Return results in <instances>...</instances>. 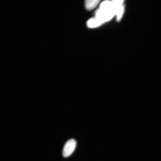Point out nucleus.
<instances>
[{"label": "nucleus", "mask_w": 161, "mask_h": 161, "mask_svg": "<svg viewBox=\"0 0 161 161\" xmlns=\"http://www.w3.org/2000/svg\"><path fill=\"white\" fill-rule=\"evenodd\" d=\"M115 15V13L112 10L104 11L99 9L96 12L95 18L103 24L109 21Z\"/></svg>", "instance_id": "nucleus-1"}, {"label": "nucleus", "mask_w": 161, "mask_h": 161, "mask_svg": "<svg viewBox=\"0 0 161 161\" xmlns=\"http://www.w3.org/2000/svg\"><path fill=\"white\" fill-rule=\"evenodd\" d=\"M76 142L75 140L71 139L68 140L64 145L62 154L64 158H68L72 154L75 150Z\"/></svg>", "instance_id": "nucleus-2"}, {"label": "nucleus", "mask_w": 161, "mask_h": 161, "mask_svg": "<svg viewBox=\"0 0 161 161\" xmlns=\"http://www.w3.org/2000/svg\"><path fill=\"white\" fill-rule=\"evenodd\" d=\"M98 0H87L85 2V7L86 9L90 11L95 8L99 3Z\"/></svg>", "instance_id": "nucleus-3"}, {"label": "nucleus", "mask_w": 161, "mask_h": 161, "mask_svg": "<svg viewBox=\"0 0 161 161\" xmlns=\"http://www.w3.org/2000/svg\"><path fill=\"white\" fill-rule=\"evenodd\" d=\"M102 24L96 18L90 19L87 22L88 27L90 28L98 27Z\"/></svg>", "instance_id": "nucleus-4"}, {"label": "nucleus", "mask_w": 161, "mask_h": 161, "mask_svg": "<svg viewBox=\"0 0 161 161\" xmlns=\"http://www.w3.org/2000/svg\"><path fill=\"white\" fill-rule=\"evenodd\" d=\"M100 9L104 10V11L112 10L114 12L113 9L112 2L110 1H105L103 2L101 4Z\"/></svg>", "instance_id": "nucleus-5"}, {"label": "nucleus", "mask_w": 161, "mask_h": 161, "mask_svg": "<svg viewBox=\"0 0 161 161\" xmlns=\"http://www.w3.org/2000/svg\"><path fill=\"white\" fill-rule=\"evenodd\" d=\"M124 12V8L123 5L120 6L119 8L117 9L116 15L117 17V19L118 21H120L123 15Z\"/></svg>", "instance_id": "nucleus-6"}]
</instances>
